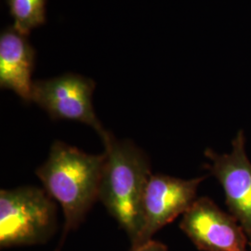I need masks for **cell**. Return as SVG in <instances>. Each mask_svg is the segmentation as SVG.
<instances>
[{"instance_id":"cell-4","label":"cell","mask_w":251,"mask_h":251,"mask_svg":"<svg viewBox=\"0 0 251 251\" xmlns=\"http://www.w3.org/2000/svg\"><path fill=\"white\" fill-rule=\"evenodd\" d=\"M95 82L81 75L68 73L33 83L31 101L53 120L80 122L90 126L100 137L106 129L95 114L92 95Z\"/></svg>"},{"instance_id":"cell-3","label":"cell","mask_w":251,"mask_h":251,"mask_svg":"<svg viewBox=\"0 0 251 251\" xmlns=\"http://www.w3.org/2000/svg\"><path fill=\"white\" fill-rule=\"evenodd\" d=\"M56 206L45 189L22 186L0 191V247L44 243L56 229Z\"/></svg>"},{"instance_id":"cell-2","label":"cell","mask_w":251,"mask_h":251,"mask_svg":"<svg viewBox=\"0 0 251 251\" xmlns=\"http://www.w3.org/2000/svg\"><path fill=\"white\" fill-rule=\"evenodd\" d=\"M105 160L99 200L128 234L132 245L143 226L142 204L152 172L145 152L130 141L118 140L109 130L100 136Z\"/></svg>"},{"instance_id":"cell-8","label":"cell","mask_w":251,"mask_h":251,"mask_svg":"<svg viewBox=\"0 0 251 251\" xmlns=\"http://www.w3.org/2000/svg\"><path fill=\"white\" fill-rule=\"evenodd\" d=\"M36 50L27 36L14 27L0 35V87L14 91L25 102L31 101L32 74L35 70Z\"/></svg>"},{"instance_id":"cell-9","label":"cell","mask_w":251,"mask_h":251,"mask_svg":"<svg viewBox=\"0 0 251 251\" xmlns=\"http://www.w3.org/2000/svg\"><path fill=\"white\" fill-rule=\"evenodd\" d=\"M14 27L20 34L28 36L31 30L46 23L47 0H6Z\"/></svg>"},{"instance_id":"cell-5","label":"cell","mask_w":251,"mask_h":251,"mask_svg":"<svg viewBox=\"0 0 251 251\" xmlns=\"http://www.w3.org/2000/svg\"><path fill=\"white\" fill-rule=\"evenodd\" d=\"M206 176L183 179L164 174H152L144 191L140 236L132 247L152 240L165 225L183 215L197 200L200 183Z\"/></svg>"},{"instance_id":"cell-10","label":"cell","mask_w":251,"mask_h":251,"mask_svg":"<svg viewBox=\"0 0 251 251\" xmlns=\"http://www.w3.org/2000/svg\"><path fill=\"white\" fill-rule=\"evenodd\" d=\"M130 251H169L167 246L157 241L150 240L144 243L142 245H138L132 247Z\"/></svg>"},{"instance_id":"cell-6","label":"cell","mask_w":251,"mask_h":251,"mask_svg":"<svg viewBox=\"0 0 251 251\" xmlns=\"http://www.w3.org/2000/svg\"><path fill=\"white\" fill-rule=\"evenodd\" d=\"M230 153L206 149V168L222 184L226 206L242 226L251 249V162L246 152V138L240 130L233 139Z\"/></svg>"},{"instance_id":"cell-1","label":"cell","mask_w":251,"mask_h":251,"mask_svg":"<svg viewBox=\"0 0 251 251\" xmlns=\"http://www.w3.org/2000/svg\"><path fill=\"white\" fill-rule=\"evenodd\" d=\"M104 160V152L90 154L57 141L51 145L47 160L36 170L46 192L63 208L62 242L99 200Z\"/></svg>"},{"instance_id":"cell-7","label":"cell","mask_w":251,"mask_h":251,"mask_svg":"<svg viewBox=\"0 0 251 251\" xmlns=\"http://www.w3.org/2000/svg\"><path fill=\"white\" fill-rule=\"evenodd\" d=\"M179 228L202 251H248V236L231 214L208 198H197L182 215Z\"/></svg>"}]
</instances>
